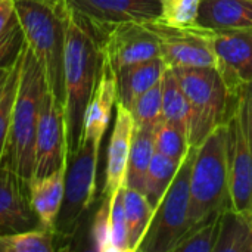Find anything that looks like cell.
I'll return each instance as SVG.
<instances>
[{"label": "cell", "mask_w": 252, "mask_h": 252, "mask_svg": "<svg viewBox=\"0 0 252 252\" xmlns=\"http://www.w3.org/2000/svg\"><path fill=\"white\" fill-rule=\"evenodd\" d=\"M65 55H63V109L68 155L83 142L84 115L99 80L103 52L100 30L65 7Z\"/></svg>", "instance_id": "6da1fadb"}, {"label": "cell", "mask_w": 252, "mask_h": 252, "mask_svg": "<svg viewBox=\"0 0 252 252\" xmlns=\"http://www.w3.org/2000/svg\"><path fill=\"white\" fill-rule=\"evenodd\" d=\"M46 90L44 71L32 50L24 41L10 126L0 167L13 171L28 185L32 180L35 133Z\"/></svg>", "instance_id": "7a4b0ae2"}, {"label": "cell", "mask_w": 252, "mask_h": 252, "mask_svg": "<svg viewBox=\"0 0 252 252\" xmlns=\"http://www.w3.org/2000/svg\"><path fill=\"white\" fill-rule=\"evenodd\" d=\"M227 123L214 128L196 146L190 168V229L230 207Z\"/></svg>", "instance_id": "3957f363"}, {"label": "cell", "mask_w": 252, "mask_h": 252, "mask_svg": "<svg viewBox=\"0 0 252 252\" xmlns=\"http://www.w3.org/2000/svg\"><path fill=\"white\" fill-rule=\"evenodd\" d=\"M15 18L25 44L38 59L47 89L63 102L65 7L46 0H13Z\"/></svg>", "instance_id": "277c9868"}, {"label": "cell", "mask_w": 252, "mask_h": 252, "mask_svg": "<svg viewBox=\"0 0 252 252\" xmlns=\"http://www.w3.org/2000/svg\"><path fill=\"white\" fill-rule=\"evenodd\" d=\"M189 103V142L199 146L219 126L227 123L235 94L216 66L173 68Z\"/></svg>", "instance_id": "5b68a950"}, {"label": "cell", "mask_w": 252, "mask_h": 252, "mask_svg": "<svg viewBox=\"0 0 252 252\" xmlns=\"http://www.w3.org/2000/svg\"><path fill=\"white\" fill-rule=\"evenodd\" d=\"M196 146H192L173 183L157 205L149 229L137 252H173L179 239L190 229V168Z\"/></svg>", "instance_id": "8992f818"}, {"label": "cell", "mask_w": 252, "mask_h": 252, "mask_svg": "<svg viewBox=\"0 0 252 252\" xmlns=\"http://www.w3.org/2000/svg\"><path fill=\"white\" fill-rule=\"evenodd\" d=\"M99 152V145L83 140L80 148L68 155L65 195L53 229L56 239L69 242L94 201Z\"/></svg>", "instance_id": "52a82bcc"}, {"label": "cell", "mask_w": 252, "mask_h": 252, "mask_svg": "<svg viewBox=\"0 0 252 252\" xmlns=\"http://www.w3.org/2000/svg\"><path fill=\"white\" fill-rule=\"evenodd\" d=\"M159 41L161 58L170 68L216 66V31L199 24L170 25L159 18L148 22Z\"/></svg>", "instance_id": "ba28073f"}, {"label": "cell", "mask_w": 252, "mask_h": 252, "mask_svg": "<svg viewBox=\"0 0 252 252\" xmlns=\"http://www.w3.org/2000/svg\"><path fill=\"white\" fill-rule=\"evenodd\" d=\"M227 130L230 208L252 213V140L239 93L235 94L233 108L227 118Z\"/></svg>", "instance_id": "9c48e42d"}, {"label": "cell", "mask_w": 252, "mask_h": 252, "mask_svg": "<svg viewBox=\"0 0 252 252\" xmlns=\"http://www.w3.org/2000/svg\"><path fill=\"white\" fill-rule=\"evenodd\" d=\"M68 158L63 102L52 90H46L34 143L32 179L55 171Z\"/></svg>", "instance_id": "30bf717a"}, {"label": "cell", "mask_w": 252, "mask_h": 252, "mask_svg": "<svg viewBox=\"0 0 252 252\" xmlns=\"http://www.w3.org/2000/svg\"><path fill=\"white\" fill-rule=\"evenodd\" d=\"M103 58L114 71L161 56L159 41L148 22H124L99 28Z\"/></svg>", "instance_id": "8fae6325"}, {"label": "cell", "mask_w": 252, "mask_h": 252, "mask_svg": "<svg viewBox=\"0 0 252 252\" xmlns=\"http://www.w3.org/2000/svg\"><path fill=\"white\" fill-rule=\"evenodd\" d=\"M216 68L232 94L252 84V30L216 31Z\"/></svg>", "instance_id": "7c38bea8"}, {"label": "cell", "mask_w": 252, "mask_h": 252, "mask_svg": "<svg viewBox=\"0 0 252 252\" xmlns=\"http://www.w3.org/2000/svg\"><path fill=\"white\" fill-rule=\"evenodd\" d=\"M66 6L97 28L124 22H151L159 18V0H66Z\"/></svg>", "instance_id": "4fadbf2b"}, {"label": "cell", "mask_w": 252, "mask_h": 252, "mask_svg": "<svg viewBox=\"0 0 252 252\" xmlns=\"http://www.w3.org/2000/svg\"><path fill=\"white\" fill-rule=\"evenodd\" d=\"M28 192V183L0 167V235L40 227Z\"/></svg>", "instance_id": "5bb4252c"}, {"label": "cell", "mask_w": 252, "mask_h": 252, "mask_svg": "<svg viewBox=\"0 0 252 252\" xmlns=\"http://www.w3.org/2000/svg\"><path fill=\"white\" fill-rule=\"evenodd\" d=\"M117 115L112 127L108 152H106V168H105V185L102 198H109L118 189L126 186L127 164L134 134V120L124 105L117 102Z\"/></svg>", "instance_id": "9a60e30c"}, {"label": "cell", "mask_w": 252, "mask_h": 252, "mask_svg": "<svg viewBox=\"0 0 252 252\" xmlns=\"http://www.w3.org/2000/svg\"><path fill=\"white\" fill-rule=\"evenodd\" d=\"M117 99H118L117 72L114 71L111 63L103 58L99 80L96 83V87L89 100L84 115L83 140L93 142L99 146L102 145V139L108 130L112 108L114 105H117Z\"/></svg>", "instance_id": "2e32d148"}, {"label": "cell", "mask_w": 252, "mask_h": 252, "mask_svg": "<svg viewBox=\"0 0 252 252\" xmlns=\"http://www.w3.org/2000/svg\"><path fill=\"white\" fill-rule=\"evenodd\" d=\"M68 158L50 174L32 179L28 185L31 207L43 227L53 230L65 195Z\"/></svg>", "instance_id": "e0dca14e"}, {"label": "cell", "mask_w": 252, "mask_h": 252, "mask_svg": "<svg viewBox=\"0 0 252 252\" xmlns=\"http://www.w3.org/2000/svg\"><path fill=\"white\" fill-rule=\"evenodd\" d=\"M198 24L213 31L252 30V0H202Z\"/></svg>", "instance_id": "ac0fdd59"}, {"label": "cell", "mask_w": 252, "mask_h": 252, "mask_svg": "<svg viewBox=\"0 0 252 252\" xmlns=\"http://www.w3.org/2000/svg\"><path fill=\"white\" fill-rule=\"evenodd\" d=\"M167 63L161 56L121 68L120 71H117V102L130 109L140 94L161 81Z\"/></svg>", "instance_id": "d6986e66"}, {"label": "cell", "mask_w": 252, "mask_h": 252, "mask_svg": "<svg viewBox=\"0 0 252 252\" xmlns=\"http://www.w3.org/2000/svg\"><path fill=\"white\" fill-rule=\"evenodd\" d=\"M214 252H252V213L229 207L220 214Z\"/></svg>", "instance_id": "ffe728a7"}, {"label": "cell", "mask_w": 252, "mask_h": 252, "mask_svg": "<svg viewBox=\"0 0 252 252\" xmlns=\"http://www.w3.org/2000/svg\"><path fill=\"white\" fill-rule=\"evenodd\" d=\"M155 131L157 128H146V127L134 128L130 155H128V164H127V176H126L127 188H133L143 192L146 173L155 152L154 148Z\"/></svg>", "instance_id": "44dd1931"}, {"label": "cell", "mask_w": 252, "mask_h": 252, "mask_svg": "<svg viewBox=\"0 0 252 252\" xmlns=\"http://www.w3.org/2000/svg\"><path fill=\"white\" fill-rule=\"evenodd\" d=\"M155 208L149 204L143 192L124 186V213L128 232L130 252H137L149 224L152 221Z\"/></svg>", "instance_id": "7402d4cb"}, {"label": "cell", "mask_w": 252, "mask_h": 252, "mask_svg": "<svg viewBox=\"0 0 252 252\" xmlns=\"http://www.w3.org/2000/svg\"><path fill=\"white\" fill-rule=\"evenodd\" d=\"M180 165H182L180 161H176L162 154L154 152L152 161L146 173L145 188H143V193L154 208H157V205L159 204V201L168 190Z\"/></svg>", "instance_id": "603a6c76"}, {"label": "cell", "mask_w": 252, "mask_h": 252, "mask_svg": "<svg viewBox=\"0 0 252 252\" xmlns=\"http://www.w3.org/2000/svg\"><path fill=\"white\" fill-rule=\"evenodd\" d=\"M56 235L43 226L0 235V252H53L56 251Z\"/></svg>", "instance_id": "cb8c5ba5"}, {"label": "cell", "mask_w": 252, "mask_h": 252, "mask_svg": "<svg viewBox=\"0 0 252 252\" xmlns=\"http://www.w3.org/2000/svg\"><path fill=\"white\" fill-rule=\"evenodd\" d=\"M162 120L188 127L189 103L173 68L167 66L162 75Z\"/></svg>", "instance_id": "d4e9b609"}, {"label": "cell", "mask_w": 252, "mask_h": 252, "mask_svg": "<svg viewBox=\"0 0 252 252\" xmlns=\"http://www.w3.org/2000/svg\"><path fill=\"white\" fill-rule=\"evenodd\" d=\"M154 148L155 152L183 162L192 148L188 127L170 121H162L155 131Z\"/></svg>", "instance_id": "484cf974"}, {"label": "cell", "mask_w": 252, "mask_h": 252, "mask_svg": "<svg viewBox=\"0 0 252 252\" xmlns=\"http://www.w3.org/2000/svg\"><path fill=\"white\" fill-rule=\"evenodd\" d=\"M136 127L158 128L162 120V78L137 97L130 108Z\"/></svg>", "instance_id": "4316f807"}, {"label": "cell", "mask_w": 252, "mask_h": 252, "mask_svg": "<svg viewBox=\"0 0 252 252\" xmlns=\"http://www.w3.org/2000/svg\"><path fill=\"white\" fill-rule=\"evenodd\" d=\"M220 214L189 229L176 244L173 252H214L219 236Z\"/></svg>", "instance_id": "83f0119b"}, {"label": "cell", "mask_w": 252, "mask_h": 252, "mask_svg": "<svg viewBox=\"0 0 252 252\" xmlns=\"http://www.w3.org/2000/svg\"><path fill=\"white\" fill-rule=\"evenodd\" d=\"M109 232L112 252H130L124 213V186L109 196Z\"/></svg>", "instance_id": "f1b7e54d"}, {"label": "cell", "mask_w": 252, "mask_h": 252, "mask_svg": "<svg viewBox=\"0 0 252 252\" xmlns=\"http://www.w3.org/2000/svg\"><path fill=\"white\" fill-rule=\"evenodd\" d=\"M202 0H159V19L170 25H195Z\"/></svg>", "instance_id": "f546056e"}, {"label": "cell", "mask_w": 252, "mask_h": 252, "mask_svg": "<svg viewBox=\"0 0 252 252\" xmlns=\"http://www.w3.org/2000/svg\"><path fill=\"white\" fill-rule=\"evenodd\" d=\"M19 65H21V49L15 58V63H13V69L10 72V77H9V80H7V83H6V86L0 94V161H1L4 143L7 139L9 126H10V115H12V108H13L15 93H16Z\"/></svg>", "instance_id": "4dcf8cb0"}, {"label": "cell", "mask_w": 252, "mask_h": 252, "mask_svg": "<svg viewBox=\"0 0 252 252\" xmlns=\"http://www.w3.org/2000/svg\"><path fill=\"white\" fill-rule=\"evenodd\" d=\"M102 205L99 207L93 227H92V242L93 250L97 252H112L111 232H109V198H102Z\"/></svg>", "instance_id": "1f68e13d"}, {"label": "cell", "mask_w": 252, "mask_h": 252, "mask_svg": "<svg viewBox=\"0 0 252 252\" xmlns=\"http://www.w3.org/2000/svg\"><path fill=\"white\" fill-rule=\"evenodd\" d=\"M22 43H24V35H22L21 27L15 18L13 24L9 27V30L4 32V35L0 38V65L12 62L16 58Z\"/></svg>", "instance_id": "d6a6232c"}, {"label": "cell", "mask_w": 252, "mask_h": 252, "mask_svg": "<svg viewBox=\"0 0 252 252\" xmlns=\"http://www.w3.org/2000/svg\"><path fill=\"white\" fill-rule=\"evenodd\" d=\"M15 21L13 0H0V38Z\"/></svg>", "instance_id": "836d02e7"}, {"label": "cell", "mask_w": 252, "mask_h": 252, "mask_svg": "<svg viewBox=\"0 0 252 252\" xmlns=\"http://www.w3.org/2000/svg\"><path fill=\"white\" fill-rule=\"evenodd\" d=\"M238 93H239V97H241L242 105H244L247 127H248V133H250V137L252 140V84L242 87Z\"/></svg>", "instance_id": "e575fe53"}, {"label": "cell", "mask_w": 252, "mask_h": 252, "mask_svg": "<svg viewBox=\"0 0 252 252\" xmlns=\"http://www.w3.org/2000/svg\"><path fill=\"white\" fill-rule=\"evenodd\" d=\"M13 63H15V59H13L12 62H7V63L0 65V94H1V92H3V89H4V86H6L9 77H10V72H12V69H13Z\"/></svg>", "instance_id": "d590c367"}, {"label": "cell", "mask_w": 252, "mask_h": 252, "mask_svg": "<svg viewBox=\"0 0 252 252\" xmlns=\"http://www.w3.org/2000/svg\"><path fill=\"white\" fill-rule=\"evenodd\" d=\"M46 1H49L58 7H65V4H66V0H46Z\"/></svg>", "instance_id": "8d00e7d4"}]
</instances>
